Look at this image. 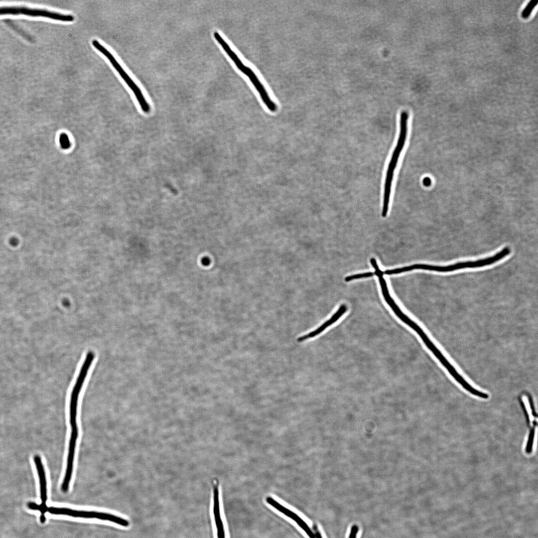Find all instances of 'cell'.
I'll list each match as a JSON object with an SVG mask.
<instances>
[{
  "instance_id": "cell-4",
  "label": "cell",
  "mask_w": 538,
  "mask_h": 538,
  "mask_svg": "<svg viewBox=\"0 0 538 538\" xmlns=\"http://www.w3.org/2000/svg\"><path fill=\"white\" fill-rule=\"evenodd\" d=\"M46 512L53 515H66L73 517L83 518L88 519H98L102 520L109 521L114 522L124 527H128L129 525L128 521L117 516L108 513L98 512L95 511H86L75 510L66 508L47 507Z\"/></svg>"
},
{
  "instance_id": "cell-2",
  "label": "cell",
  "mask_w": 538,
  "mask_h": 538,
  "mask_svg": "<svg viewBox=\"0 0 538 538\" xmlns=\"http://www.w3.org/2000/svg\"><path fill=\"white\" fill-rule=\"evenodd\" d=\"M92 43L97 50L109 60L112 65L132 90L142 111L145 113H148L150 112V107L141 90L123 68L113 55L97 40H93Z\"/></svg>"
},
{
  "instance_id": "cell-18",
  "label": "cell",
  "mask_w": 538,
  "mask_h": 538,
  "mask_svg": "<svg viewBox=\"0 0 538 538\" xmlns=\"http://www.w3.org/2000/svg\"><path fill=\"white\" fill-rule=\"evenodd\" d=\"M10 243L12 246H16L18 244V240L15 238H12L10 241Z\"/></svg>"
},
{
  "instance_id": "cell-14",
  "label": "cell",
  "mask_w": 538,
  "mask_h": 538,
  "mask_svg": "<svg viewBox=\"0 0 538 538\" xmlns=\"http://www.w3.org/2000/svg\"><path fill=\"white\" fill-rule=\"evenodd\" d=\"M528 396L529 402L530 405L531 406V410H532V414L534 417H537V413H536V412L535 411V408H534L532 398L531 396L530 395H528Z\"/></svg>"
},
{
  "instance_id": "cell-17",
  "label": "cell",
  "mask_w": 538,
  "mask_h": 538,
  "mask_svg": "<svg viewBox=\"0 0 538 538\" xmlns=\"http://www.w3.org/2000/svg\"><path fill=\"white\" fill-rule=\"evenodd\" d=\"M210 260L207 257L204 258L202 260V264L203 265L208 266V265H209L210 264Z\"/></svg>"
},
{
  "instance_id": "cell-13",
  "label": "cell",
  "mask_w": 538,
  "mask_h": 538,
  "mask_svg": "<svg viewBox=\"0 0 538 538\" xmlns=\"http://www.w3.org/2000/svg\"><path fill=\"white\" fill-rule=\"evenodd\" d=\"M59 143L61 147L63 149H68L71 146L69 137L65 133H62L60 134L59 136Z\"/></svg>"
},
{
  "instance_id": "cell-11",
  "label": "cell",
  "mask_w": 538,
  "mask_h": 538,
  "mask_svg": "<svg viewBox=\"0 0 538 538\" xmlns=\"http://www.w3.org/2000/svg\"><path fill=\"white\" fill-rule=\"evenodd\" d=\"M538 2V1L537 0H531L528 3L525 8L522 11L521 14L522 17L524 18H527L528 17H529V16L531 14L532 10L536 6Z\"/></svg>"
},
{
  "instance_id": "cell-6",
  "label": "cell",
  "mask_w": 538,
  "mask_h": 538,
  "mask_svg": "<svg viewBox=\"0 0 538 538\" xmlns=\"http://www.w3.org/2000/svg\"><path fill=\"white\" fill-rule=\"evenodd\" d=\"M266 501L276 510L295 521L310 538H316L315 534L308 525L297 514L281 505L271 497H267Z\"/></svg>"
},
{
  "instance_id": "cell-12",
  "label": "cell",
  "mask_w": 538,
  "mask_h": 538,
  "mask_svg": "<svg viewBox=\"0 0 538 538\" xmlns=\"http://www.w3.org/2000/svg\"><path fill=\"white\" fill-rule=\"evenodd\" d=\"M375 274V272H364V273H358V274H352V275L346 276L345 278V281H346V282H348V281H351V280H354V279H356L371 277V276H372L374 275Z\"/></svg>"
},
{
  "instance_id": "cell-5",
  "label": "cell",
  "mask_w": 538,
  "mask_h": 538,
  "mask_svg": "<svg viewBox=\"0 0 538 538\" xmlns=\"http://www.w3.org/2000/svg\"><path fill=\"white\" fill-rule=\"evenodd\" d=\"M78 436V427L71 428L66 469L64 479L61 485V490L64 493L67 492L68 490L69 483L72 475L75 450Z\"/></svg>"
},
{
  "instance_id": "cell-7",
  "label": "cell",
  "mask_w": 538,
  "mask_h": 538,
  "mask_svg": "<svg viewBox=\"0 0 538 538\" xmlns=\"http://www.w3.org/2000/svg\"><path fill=\"white\" fill-rule=\"evenodd\" d=\"M347 309V308L345 304H343L341 305L339 308L336 311V312L334 313L328 320L324 322L323 324H321L315 330L309 332L307 334L299 337L297 339V341L299 342H301L309 338L315 337L318 334H320L327 327L332 325L338 320H339V319L346 312Z\"/></svg>"
},
{
  "instance_id": "cell-9",
  "label": "cell",
  "mask_w": 538,
  "mask_h": 538,
  "mask_svg": "<svg viewBox=\"0 0 538 538\" xmlns=\"http://www.w3.org/2000/svg\"><path fill=\"white\" fill-rule=\"evenodd\" d=\"M33 460L37 469L39 480L40 497L42 501L41 505L42 506H46L47 483L44 468L42 462L41 458L39 455H35L33 457Z\"/></svg>"
},
{
  "instance_id": "cell-8",
  "label": "cell",
  "mask_w": 538,
  "mask_h": 538,
  "mask_svg": "<svg viewBox=\"0 0 538 538\" xmlns=\"http://www.w3.org/2000/svg\"><path fill=\"white\" fill-rule=\"evenodd\" d=\"M213 36L223 50L233 61L237 67L244 74L249 68L242 62L237 54L231 49L229 44L217 31H214Z\"/></svg>"
},
{
  "instance_id": "cell-10",
  "label": "cell",
  "mask_w": 538,
  "mask_h": 538,
  "mask_svg": "<svg viewBox=\"0 0 538 538\" xmlns=\"http://www.w3.org/2000/svg\"><path fill=\"white\" fill-rule=\"evenodd\" d=\"M533 424L534 426L531 428L530 431L527 444L526 445V451L527 453H530L532 451L533 445L535 437V427L537 425V421H534Z\"/></svg>"
},
{
  "instance_id": "cell-15",
  "label": "cell",
  "mask_w": 538,
  "mask_h": 538,
  "mask_svg": "<svg viewBox=\"0 0 538 538\" xmlns=\"http://www.w3.org/2000/svg\"><path fill=\"white\" fill-rule=\"evenodd\" d=\"M351 532H350L349 538H356L357 532L358 531V528L357 526H353L351 529Z\"/></svg>"
},
{
  "instance_id": "cell-16",
  "label": "cell",
  "mask_w": 538,
  "mask_h": 538,
  "mask_svg": "<svg viewBox=\"0 0 538 538\" xmlns=\"http://www.w3.org/2000/svg\"><path fill=\"white\" fill-rule=\"evenodd\" d=\"M520 402H521L520 403L521 404V405H522V407H523V409L524 410L525 414L526 417L527 418V421L528 422V423H530V419H529V414L528 413L526 407V406H525V404H524V403H523V401L522 400L520 401Z\"/></svg>"
},
{
  "instance_id": "cell-1",
  "label": "cell",
  "mask_w": 538,
  "mask_h": 538,
  "mask_svg": "<svg viewBox=\"0 0 538 538\" xmlns=\"http://www.w3.org/2000/svg\"><path fill=\"white\" fill-rule=\"evenodd\" d=\"M408 116V113L406 111H403L401 112L400 121V128L399 135L397 145L393 152L390 161L388 165L385 181L383 206L382 212V216L383 217H385L388 213L394 172L397 167L400 154L404 148L406 141L407 134V121Z\"/></svg>"
},
{
  "instance_id": "cell-3",
  "label": "cell",
  "mask_w": 538,
  "mask_h": 538,
  "mask_svg": "<svg viewBox=\"0 0 538 538\" xmlns=\"http://www.w3.org/2000/svg\"><path fill=\"white\" fill-rule=\"evenodd\" d=\"M94 358L95 354L92 351H89L87 353L72 390L70 401V423L71 428L78 427L77 413L78 398Z\"/></svg>"
},
{
  "instance_id": "cell-19",
  "label": "cell",
  "mask_w": 538,
  "mask_h": 538,
  "mask_svg": "<svg viewBox=\"0 0 538 538\" xmlns=\"http://www.w3.org/2000/svg\"><path fill=\"white\" fill-rule=\"evenodd\" d=\"M423 183H424V184H425L426 185H427L428 184H430V180H429V179H428L427 178L424 179V180H423Z\"/></svg>"
}]
</instances>
